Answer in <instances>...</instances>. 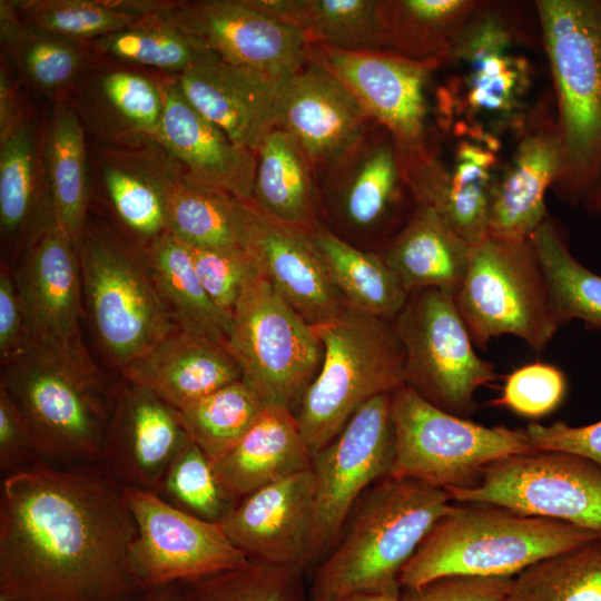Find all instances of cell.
Wrapping results in <instances>:
<instances>
[{
    "instance_id": "1",
    "label": "cell",
    "mask_w": 601,
    "mask_h": 601,
    "mask_svg": "<svg viewBox=\"0 0 601 601\" xmlns=\"http://www.w3.org/2000/svg\"><path fill=\"white\" fill-rule=\"evenodd\" d=\"M136 523L102 463L38 462L2 477L0 598L127 601L142 590L128 566Z\"/></svg>"
},
{
    "instance_id": "2",
    "label": "cell",
    "mask_w": 601,
    "mask_h": 601,
    "mask_svg": "<svg viewBox=\"0 0 601 601\" xmlns=\"http://www.w3.org/2000/svg\"><path fill=\"white\" fill-rule=\"evenodd\" d=\"M453 505L444 489L392 476L377 481L356 502L338 539L315 565L309 599L339 601L401 589L403 568Z\"/></svg>"
},
{
    "instance_id": "3",
    "label": "cell",
    "mask_w": 601,
    "mask_h": 601,
    "mask_svg": "<svg viewBox=\"0 0 601 601\" xmlns=\"http://www.w3.org/2000/svg\"><path fill=\"white\" fill-rule=\"evenodd\" d=\"M600 538L574 525L490 503H457L423 539L400 574L415 589L446 575L516 577Z\"/></svg>"
},
{
    "instance_id": "4",
    "label": "cell",
    "mask_w": 601,
    "mask_h": 601,
    "mask_svg": "<svg viewBox=\"0 0 601 601\" xmlns=\"http://www.w3.org/2000/svg\"><path fill=\"white\" fill-rule=\"evenodd\" d=\"M549 62L563 167L553 191L582 204L601 165V0L533 2Z\"/></svg>"
},
{
    "instance_id": "5",
    "label": "cell",
    "mask_w": 601,
    "mask_h": 601,
    "mask_svg": "<svg viewBox=\"0 0 601 601\" xmlns=\"http://www.w3.org/2000/svg\"><path fill=\"white\" fill-rule=\"evenodd\" d=\"M76 247L91 331L109 365L120 372L178 328L144 247L116 226L90 218Z\"/></svg>"
},
{
    "instance_id": "6",
    "label": "cell",
    "mask_w": 601,
    "mask_h": 601,
    "mask_svg": "<svg viewBox=\"0 0 601 601\" xmlns=\"http://www.w3.org/2000/svg\"><path fill=\"white\" fill-rule=\"evenodd\" d=\"M0 387L17 404L42 462L102 463L115 384L45 351L27 347L1 364Z\"/></svg>"
},
{
    "instance_id": "7",
    "label": "cell",
    "mask_w": 601,
    "mask_h": 601,
    "mask_svg": "<svg viewBox=\"0 0 601 601\" xmlns=\"http://www.w3.org/2000/svg\"><path fill=\"white\" fill-rule=\"evenodd\" d=\"M323 361L295 417L314 456L368 401L405 384V355L392 322L344 307L313 325Z\"/></svg>"
},
{
    "instance_id": "8",
    "label": "cell",
    "mask_w": 601,
    "mask_h": 601,
    "mask_svg": "<svg viewBox=\"0 0 601 601\" xmlns=\"http://www.w3.org/2000/svg\"><path fill=\"white\" fill-rule=\"evenodd\" d=\"M391 475L451 490L477 483L491 463L533 451L525 430L485 426L446 412L404 384L392 393Z\"/></svg>"
},
{
    "instance_id": "9",
    "label": "cell",
    "mask_w": 601,
    "mask_h": 601,
    "mask_svg": "<svg viewBox=\"0 0 601 601\" xmlns=\"http://www.w3.org/2000/svg\"><path fill=\"white\" fill-rule=\"evenodd\" d=\"M454 300L474 345L481 348L509 334L540 352L561 326L530 237L487 235L473 245Z\"/></svg>"
},
{
    "instance_id": "10",
    "label": "cell",
    "mask_w": 601,
    "mask_h": 601,
    "mask_svg": "<svg viewBox=\"0 0 601 601\" xmlns=\"http://www.w3.org/2000/svg\"><path fill=\"white\" fill-rule=\"evenodd\" d=\"M226 345L242 380L262 402L288 407L294 414L324 355L314 326L259 274L242 292Z\"/></svg>"
},
{
    "instance_id": "11",
    "label": "cell",
    "mask_w": 601,
    "mask_h": 601,
    "mask_svg": "<svg viewBox=\"0 0 601 601\" xmlns=\"http://www.w3.org/2000/svg\"><path fill=\"white\" fill-rule=\"evenodd\" d=\"M510 2L485 1L473 17L444 63L457 65L462 71L440 95L445 121L462 115L457 121L497 132L510 126L523 129L531 117L524 114V97L531 86V66L516 53L515 14Z\"/></svg>"
},
{
    "instance_id": "12",
    "label": "cell",
    "mask_w": 601,
    "mask_h": 601,
    "mask_svg": "<svg viewBox=\"0 0 601 601\" xmlns=\"http://www.w3.org/2000/svg\"><path fill=\"white\" fill-rule=\"evenodd\" d=\"M405 355V384L461 417L475 410L476 390L496 378L493 364L474 351L454 295L413 292L392 322Z\"/></svg>"
},
{
    "instance_id": "13",
    "label": "cell",
    "mask_w": 601,
    "mask_h": 601,
    "mask_svg": "<svg viewBox=\"0 0 601 601\" xmlns=\"http://www.w3.org/2000/svg\"><path fill=\"white\" fill-rule=\"evenodd\" d=\"M457 503H490L564 522L601 538V467L572 454L531 451L487 465L477 483L447 490Z\"/></svg>"
},
{
    "instance_id": "14",
    "label": "cell",
    "mask_w": 601,
    "mask_h": 601,
    "mask_svg": "<svg viewBox=\"0 0 601 601\" xmlns=\"http://www.w3.org/2000/svg\"><path fill=\"white\" fill-rule=\"evenodd\" d=\"M309 59L331 70L395 141L405 176L436 158L427 131L426 88L439 61L387 51L347 52L309 43Z\"/></svg>"
},
{
    "instance_id": "15",
    "label": "cell",
    "mask_w": 601,
    "mask_h": 601,
    "mask_svg": "<svg viewBox=\"0 0 601 601\" xmlns=\"http://www.w3.org/2000/svg\"><path fill=\"white\" fill-rule=\"evenodd\" d=\"M136 523L129 571L141 589L191 583L249 560L219 523L191 515L154 491L124 486Z\"/></svg>"
},
{
    "instance_id": "16",
    "label": "cell",
    "mask_w": 601,
    "mask_h": 601,
    "mask_svg": "<svg viewBox=\"0 0 601 601\" xmlns=\"http://www.w3.org/2000/svg\"><path fill=\"white\" fill-rule=\"evenodd\" d=\"M391 394L364 404L338 435L313 456L315 509L312 565L331 550L356 502L391 475L394 427Z\"/></svg>"
},
{
    "instance_id": "17",
    "label": "cell",
    "mask_w": 601,
    "mask_h": 601,
    "mask_svg": "<svg viewBox=\"0 0 601 601\" xmlns=\"http://www.w3.org/2000/svg\"><path fill=\"white\" fill-rule=\"evenodd\" d=\"M29 343L91 374H104L82 337L85 314L76 244L56 224L12 265Z\"/></svg>"
},
{
    "instance_id": "18",
    "label": "cell",
    "mask_w": 601,
    "mask_h": 601,
    "mask_svg": "<svg viewBox=\"0 0 601 601\" xmlns=\"http://www.w3.org/2000/svg\"><path fill=\"white\" fill-rule=\"evenodd\" d=\"M160 14L235 67L289 79L307 60L309 42L303 33L246 0L174 1Z\"/></svg>"
},
{
    "instance_id": "19",
    "label": "cell",
    "mask_w": 601,
    "mask_h": 601,
    "mask_svg": "<svg viewBox=\"0 0 601 601\" xmlns=\"http://www.w3.org/2000/svg\"><path fill=\"white\" fill-rule=\"evenodd\" d=\"M89 177L116 227L141 247L168 231V208L183 168L158 141L108 146L88 139Z\"/></svg>"
},
{
    "instance_id": "20",
    "label": "cell",
    "mask_w": 601,
    "mask_h": 601,
    "mask_svg": "<svg viewBox=\"0 0 601 601\" xmlns=\"http://www.w3.org/2000/svg\"><path fill=\"white\" fill-rule=\"evenodd\" d=\"M375 125L342 80L308 57L289 79L278 127L296 139L318 180Z\"/></svg>"
},
{
    "instance_id": "21",
    "label": "cell",
    "mask_w": 601,
    "mask_h": 601,
    "mask_svg": "<svg viewBox=\"0 0 601 601\" xmlns=\"http://www.w3.org/2000/svg\"><path fill=\"white\" fill-rule=\"evenodd\" d=\"M189 441L178 408L124 378L115 384L102 464L122 486L157 493Z\"/></svg>"
},
{
    "instance_id": "22",
    "label": "cell",
    "mask_w": 601,
    "mask_h": 601,
    "mask_svg": "<svg viewBox=\"0 0 601 601\" xmlns=\"http://www.w3.org/2000/svg\"><path fill=\"white\" fill-rule=\"evenodd\" d=\"M315 483L312 469L254 491L219 523L248 560L312 565Z\"/></svg>"
},
{
    "instance_id": "23",
    "label": "cell",
    "mask_w": 601,
    "mask_h": 601,
    "mask_svg": "<svg viewBox=\"0 0 601 601\" xmlns=\"http://www.w3.org/2000/svg\"><path fill=\"white\" fill-rule=\"evenodd\" d=\"M162 117L155 138L180 164L187 185L252 201L257 157L237 146L201 115L183 92L178 77L160 76Z\"/></svg>"
},
{
    "instance_id": "24",
    "label": "cell",
    "mask_w": 601,
    "mask_h": 601,
    "mask_svg": "<svg viewBox=\"0 0 601 601\" xmlns=\"http://www.w3.org/2000/svg\"><path fill=\"white\" fill-rule=\"evenodd\" d=\"M177 77L190 104L237 146L254 154L278 127L290 79L223 61L196 67Z\"/></svg>"
},
{
    "instance_id": "25",
    "label": "cell",
    "mask_w": 601,
    "mask_h": 601,
    "mask_svg": "<svg viewBox=\"0 0 601 601\" xmlns=\"http://www.w3.org/2000/svg\"><path fill=\"white\" fill-rule=\"evenodd\" d=\"M69 98L92 142L135 145L157 136L164 109L160 76L100 58Z\"/></svg>"
},
{
    "instance_id": "26",
    "label": "cell",
    "mask_w": 601,
    "mask_h": 601,
    "mask_svg": "<svg viewBox=\"0 0 601 601\" xmlns=\"http://www.w3.org/2000/svg\"><path fill=\"white\" fill-rule=\"evenodd\" d=\"M542 111V110H541ZM532 115L492 190L487 235L528 238L548 218L545 195L561 175L563 155L555 116Z\"/></svg>"
},
{
    "instance_id": "27",
    "label": "cell",
    "mask_w": 601,
    "mask_h": 601,
    "mask_svg": "<svg viewBox=\"0 0 601 601\" xmlns=\"http://www.w3.org/2000/svg\"><path fill=\"white\" fill-rule=\"evenodd\" d=\"M248 254L258 274L309 324L329 321L344 309L313 229L277 221L256 207Z\"/></svg>"
},
{
    "instance_id": "28",
    "label": "cell",
    "mask_w": 601,
    "mask_h": 601,
    "mask_svg": "<svg viewBox=\"0 0 601 601\" xmlns=\"http://www.w3.org/2000/svg\"><path fill=\"white\" fill-rule=\"evenodd\" d=\"M453 134L457 144L452 167L442 162L411 193L416 205L433 208L454 231L475 245L487 236L500 138L463 124H455Z\"/></svg>"
},
{
    "instance_id": "29",
    "label": "cell",
    "mask_w": 601,
    "mask_h": 601,
    "mask_svg": "<svg viewBox=\"0 0 601 601\" xmlns=\"http://www.w3.org/2000/svg\"><path fill=\"white\" fill-rule=\"evenodd\" d=\"M41 131L28 116L0 137L1 262L11 266L55 225Z\"/></svg>"
},
{
    "instance_id": "30",
    "label": "cell",
    "mask_w": 601,
    "mask_h": 601,
    "mask_svg": "<svg viewBox=\"0 0 601 601\" xmlns=\"http://www.w3.org/2000/svg\"><path fill=\"white\" fill-rule=\"evenodd\" d=\"M120 374L178 410L243 378L225 343L179 329L135 358Z\"/></svg>"
},
{
    "instance_id": "31",
    "label": "cell",
    "mask_w": 601,
    "mask_h": 601,
    "mask_svg": "<svg viewBox=\"0 0 601 601\" xmlns=\"http://www.w3.org/2000/svg\"><path fill=\"white\" fill-rule=\"evenodd\" d=\"M319 179L342 219L359 230L381 226L412 196L395 141L378 124Z\"/></svg>"
},
{
    "instance_id": "32",
    "label": "cell",
    "mask_w": 601,
    "mask_h": 601,
    "mask_svg": "<svg viewBox=\"0 0 601 601\" xmlns=\"http://www.w3.org/2000/svg\"><path fill=\"white\" fill-rule=\"evenodd\" d=\"M312 461L294 412L285 406H266L245 435L210 462L220 486L236 503L258 489L311 469Z\"/></svg>"
},
{
    "instance_id": "33",
    "label": "cell",
    "mask_w": 601,
    "mask_h": 601,
    "mask_svg": "<svg viewBox=\"0 0 601 601\" xmlns=\"http://www.w3.org/2000/svg\"><path fill=\"white\" fill-rule=\"evenodd\" d=\"M472 248L437 211L416 205L382 256L408 295L426 288L455 295L467 272Z\"/></svg>"
},
{
    "instance_id": "34",
    "label": "cell",
    "mask_w": 601,
    "mask_h": 601,
    "mask_svg": "<svg viewBox=\"0 0 601 601\" xmlns=\"http://www.w3.org/2000/svg\"><path fill=\"white\" fill-rule=\"evenodd\" d=\"M41 128L55 224L77 244L88 221L91 197L87 134L69 97L53 101Z\"/></svg>"
},
{
    "instance_id": "35",
    "label": "cell",
    "mask_w": 601,
    "mask_h": 601,
    "mask_svg": "<svg viewBox=\"0 0 601 601\" xmlns=\"http://www.w3.org/2000/svg\"><path fill=\"white\" fill-rule=\"evenodd\" d=\"M4 60L33 90L53 101L69 97L81 78L100 60L89 42L21 23L0 12Z\"/></svg>"
},
{
    "instance_id": "36",
    "label": "cell",
    "mask_w": 601,
    "mask_h": 601,
    "mask_svg": "<svg viewBox=\"0 0 601 601\" xmlns=\"http://www.w3.org/2000/svg\"><path fill=\"white\" fill-rule=\"evenodd\" d=\"M252 203L266 216L296 227L318 224L317 175L296 139L277 127L260 145Z\"/></svg>"
},
{
    "instance_id": "37",
    "label": "cell",
    "mask_w": 601,
    "mask_h": 601,
    "mask_svg": "<svg viewBox=\"0 0 601 601\" xmlns=\"http://www.w3.org/2000/svg\"><path fill=\"white\" fill-rule=\"evenodd\" d=\"M482 0H380L383 51L444 66Z\"/></svg>"
},
{
    "instance_id": "38",
    "label": "cell",
    "mask_w": 601,
    "mask_h": 601,
    "mask_svg": "<svg viewBox=\"0 0 601 601\" xmlns=\"http://www.w3.org/2000/svg\"><path fill=\"white\" fill-rule=\"evenodd\" d=\"M303 33L309 43L347 52L383 51L378 0H246Z\"/></svg>"
},
{
    "instance_id": "39",
    "label": "cell",
    "mask_w": 601,
    "mask_h": 601,
    "mask_svg": "<svg viewBox=\"0 0 601 601\" xmlns=\"http://www.w3.org/2000/svg\"><path fill=\"white\" fill-rule=\"evenodd\" d=\"M145 250L177 328L226 344L233 316L219 308L207 294L197 275L190 247L166 231Z\"/></svg>"
},
{
    "instance_id": "40",
    "label": "cell",
    "mask_w": 601,
    "mask_h": 601,
    "mask_svg": "<svg viewBox=\"0 0 601 601\" xmlns=\"http://www.w3.org/2000/svg\"><path fill=\"white\" fill-rule=\"evenodd\" d=\"M313 238L344 305L393 322L408 293L384 257L353 246L321 223Z\"/></svg>"
},
{
    "instance_id": "41",
    "label": "cell",
    "mask_w": 601,
    "mask_h": 601,
    "mask_svg": "<svg viewBox=\"0 0 601 601\" xmlns=\"http://www.w3.org/2000/svg\"><path fill=\"white\" fill-rule=\"evenodd\" d=\"M256 207L249 200L178 186L168 208V231L190 247L248 253Z\"/></svg>"
},
{
    "instance_id": "42",
    "label": "cell",
    "mask_w": 601,
    "mask_h": 601,
    "mask_svg": "<svg viewBox=\"0 0 601 601\" xmlns=\"http://www.w3.org/2000/svg\"><path fill=\"white\" fill-rule=\"evenodd\" d=\"M89 43L101 59L154 69L162 75L179 76L196 67L221 61L200 40L160 13Z\"/></svg>"
},
{
    "instance_id": "43",
    "label": "cell",
    "mask_w": 601,
    "mask_h": 601,
    "mask_svg": "<svg viewBox=\"0 0 601 601\" xmlns=\"http://www.w3.org/2000/svg\"><path fill=\"white\" fill-rule=\"evenodd\" d=\"M530 239L560 325L580 319L589 327L601 329V276L575 259L561 229L550 218Z\"/></svg>"
},
{
    "instance_id": "44",
    "label": "cell",
    "mask_w": 601,
    "mask_h": 601,
    "mask_svg": "<svg viewBox=\"0 0 601 601\" xmlns=\"http://www.w3.org/2000/svg\"><path fill=\"white\" fill-rule=\"evenodd\" d=\"M265 407L257 394L239 380L179 411L190 440L214 461L245 435Z\"/></svg>"
},
{
    "instance_id": "45",
    "label": "cell",
    "mask_w": 601,
    "mask_h": 601,
    "mask_svg": "<svg viewBox=\"0 0 601 601\" xmlns=\"http://www.w3.org/2000/svg\"><path fill=\"white\" fill-rule=\"evenodd\" d=\"M0 3V12L23 24L85 42L147 18L120 12L107 0H1Z\"/></svg>"
},
{
    "instance_id": "46",
    "label": "cell",
    "mask_w": 601,
    "mask_h": 601,
    "mask_svg": "<svg viewBox=\"0 0 601 601\" xmlns=\"http://www.w3.org/2000/svg\"><path fill=\"white\" fill-rule=\"evenodd\" d=\"M514 587L525 601H601V538L528 568Z\"/></svg>"
},
{
    "instance_id": "47",
    "label": "cell",
    "mask_w": 601,
    "mask_h": 601,
    "mask_svg": "<svg viewBox=\"0 0 601 601\" xmlns=\"http://www.w3.org/2000/svg\"><path fill=\"white\" fill-rule=\"evenodd\" d=\"M187 584V601H309L304 570L255 561Z\"/></svg>"
},
{
    "instance_id": "48",
    "label": "cell",
    "mask_w": 601,
    "mask_h": 601,
    "mask_svg": "<svg viewBox=\"0 0 601 601\" xmlns=\"http://www.w3.org/2000/svg\"><path fill=\"white\" fill-rule=\"evenodd\" d=\"M157 494L214 523H220L236 504L220 486L208 456L191 440L170 465Z\"/></svg>"
},
{
    "instance_id": "49",
    "label": "cell",
    "mask_w": 601,
    "mask_h": 601,
    "mask_svg": "<svg viewBox=\"0 0 601 601\" xmlns=\"http://www.w3.org/2000/svg\"><path fill=\"white\" fill-rule=\"evenodd\" d=\"M566 390V377L560 368L535 362L510 373L505 377L500 397L492 404L526 418H540L561 405Z\"/></svg>"
},
{
    "instance_id": "50",
    "label": "cell",
    "mask_w": 601,
    "mask_h": 601,
    "mask_svg": "<svg viewBox=\"0 0 601 601\" xmlns=\"http://www.w3.org/2000/svg\"><path fill=\"white\" fill-rule=\"evenodd\" d=\"M190 250L207 294L219 308L233 316L246 283L258 274L253 258L243 250L196 247H190Z\"/></svg>"
},
{
    "instance_id": "51",
    "label": "cell",
    "mask_w": 601,
    "mask_h": 601,
    "mask_svg": "<svg viewBox=\"0 0 601 601\" xmlns=\"http://www.w3.org/2000/svg\"><path fill=\"white\" fill-rule=\"evenodd\" d=\"M515 577L446 575L415 589H407L405 601H502Z\"/></svg>"
},
{
    "instance_id": "52",
    "label": "cell",
    "mask_w": 601,
    "mask_h": 601,
    "mask_svg": "<svg viewBox=\"0 0 601 601\" xmlns=\"http://www.w3.org/2000/svg\"><path fill=\"white\" fill-rule=\"evenodd\" d=\"M525 433L533 451L572 454L601 467V421L583 426L562 421L549 425L533 422Z\"/></svg>"
},
{
    "instance_id": "53",
    "label": "cell",
    "mask_w": 601,
    "mask_h": 601,
    "mask_svg": "<svg viewBox=\"0 0 601 601\" xmlns=\"http://www.w3.org/2000/svg\"><path fill=\"white\" fill-rule=\"evenodd\" d=\"M42 462L29 424L9 394L0 387V472L2 477Z\"/></svg>"
},
{
    "instance_id": "54",
    "label": "cell",
    "mask_w": 601,
    "mask_h": 601,
    "mask_svg": "<svg viewBox=\"0 0 601 601\" xmlns=\"http://www.w3.org/2000/svg\"><path fill=\"white\" fill-rule=\"evenodd\" d=\"M29 343L22 299L12 266L0 265V358L1 364L23 351Z\"/></svg>"
},
{
    "instance_id": "55",
    "label": "cell",
    "mask_w": 601,
    "mask_h": 601,
    "mask_svg": "<svg viewBox=\"0 0 601 601\" xmlns=\"http://www.w3.org/2000/svg\"><path fill=\"white\" fill-rule=\"evenodd\" d=\"M21 86L19 77L2 58L0 68V137L29 116L23 111Z\"/></svg>"
},
{
    "instance_id": "56",
    "label": "cell",
    "mask_w": 601,
    "mask_h": 601,
    "mask_svg": "<svg viewBox=\"0 0 601 601\" xmlns=\"http://www.w3.org/2000/svg\"><path fill=\"white\" fill-rule=\"evenodd\" d=\"M127 601H187V584L173 583L142 589Z\"/></svg>"
},
{
    "instance_id": "57",
    "label": "cell",
    "mask_w": 601,
    "mask_h": 601,
    "mask_svg": "<svg viewBox=\"0 0 601 601\" xmlns=\"http://www.w3.org/2000/svg\"><path fill=\"white\" fill-rule=\"evenodd\" d=\"M581 205L589 214L601 218V165Z\"/></svg>"
},
{
    "instance_id": "58",
    "label": "cell",
    "mask_w": 601,
    "mask_h": 601,
    "mask_svg": "<svg viewBox=\"0 0 601 601\" xmlns=\"http://www.w3.org/2000/svg\"><path fill=\"white\" fill-rule=\"evenodd\" d=\"M339 601H405L404 595L401 594V589L376 591V592H362L346 597Z\"/></svg>"
},
{
    "instance_id": "59",
    "label": "cell",
    "mask_w": 601,
    "mask_h": 601,
    "mask_svg": "<svg viewBox=\"0 0 601 601\" xmlns=\"http://www.w3.org/2000/svg\"><path fill=\"white\" fill-rule=\"evenodd\" d=\"M502 601H525V599L513 584V589L511 593L508 597H505Z\"/></svg>"
},
{
    "instance_id": "60",
    "label": "cell",
    "mask_w": 601,
    "mask_h": 601,
    "mask_svg": "<svg viewBox=\"0 0 601 601\" xmlns=\"http://www.w3.org/2000/svg\"><path fill=\"white\" fill-rule=\"evenodd\" d=\"M309 601H323V600H313V599H309Z\"/></svg>"
},
{
    "instance_id": "61",
    "label": "cell",
    "mask_w": 601,
    "mask_h": 601,
    "mask_svg": "<svg viewBox=\"0 0 601 601\" xmlns=\"http://www.w3.org/2000/svg\"><path fill=\"white\" fill-rule=\"evenodd\" d=\"M0 601H6V600H3V599L0 598Z\"/></svg>"
}]
</instances>
